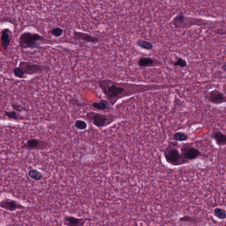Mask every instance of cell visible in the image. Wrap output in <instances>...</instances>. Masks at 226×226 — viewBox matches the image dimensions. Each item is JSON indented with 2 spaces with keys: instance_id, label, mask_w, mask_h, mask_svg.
<instances>
[{
  "instance_id": "obj_6",
  "label": "cell",
  "mask_w": 226,
  "mask_h": 226,
  "mask_svg": "<svg viewBox=\"0 0 226 226\" xmlns=\"http://www.w3.org/2000/svg\"><path fill=\"white\" fill-rule=\"evenodd\" d=\"M0 206L3 209L12 212L17 210L24 209L25 208V207L19 202L8 198H5L1 202Z\"/></svg>"
},
{
  "instance_id": "obj_10",
  "label": "cell",
  "mask_w": 226,
  "mask_h": 226,
  "mask_svg": "<svg viewBox=\"0 0 226 226\" xmlns=\"http://www.w3.org/2000/svg\"><path fill=\"white\" fill-rule=\"evenodd\" d=\"M166 158L169 163H172L174 165H178V163L181 162V161H183V162H187V161H185L184 159H182L183 157L180 155L179 152L178 150L176 149H172L168 151L165 155Z\"/></svg>"
},
{
  "instance_id": "obj_16",
  "label": "cell",
  "mask_w": 226,
  "mask_h": 226,
  "mask_svg": "<svg viewBox=\"0 0 226 226\" xmlns=\"http://www.w3.org/2000/svg\"><path fill=\"white\" fill-rule=\"evenodd\" d=\"M92 106L96 109L99 110H106V109L109 108L110 106V104L109 102L107 100L102 99L98 103H93L92 104Z\"/></svg>"
},
{
  "instance_id": "obj_27",
  "label": "cell",
  "mask_w": 226,
  "mask_h": 226,
  "mask_svg": "<svg viewBox=\"0 0 226 226\" xmlns=\"http://www.w3.org/2000/svg\"><path fill=\"white\" fill-rule=\"evenodd\" d=\"M215 33L219 35H226V30L222 29H218L216 31Z\"/></svg>"
},
{
  "instance_id": "obj_3",
  "label": "cell",
  "mask_w": 226,
  "mask_h": 226,
  "mask_svg": "<svg viewBox=\"0 0 226 226\" xmlns=\"http://www.w3.org/2000/svg\"><path fill=\"white\" fill-rule=\"evenodd\" d=\"M48 143L37 139H31L27 140L22 148L27 150H42L49 147Z\"/></svg>"
},
{
  "instance_id": "obj_12",
  "label": "cell",
  "mask_w": 226,
  "mask_h": 226,
  "mask_svg": "<svg viewBox=\"0 0 226 226\" xmlns=\"http://www.w3.org/2000/svg\"><path fill=\"white\" fill-rule=\"evenodd\" d=\"M88 219L76 218L71 216H66L64 219V224L68 226H84Z\"/></svg>"
},
{
  "instance_id": "obj_25",
  "label": "cell",
  "mask_w": 226,
  "mask_h": 226,
  "mask_svg": "<svg viewBox=\"0 0 226 226\" xmlns=\"http://www.w3.org/2000/svg\"><path fill=\"white\" fill-rule=\"evenodd\" d=\"M11 106L13 109L14 110L16 111L17 112L21 113L24 111H27V109L25 107H24L22 105H20V104H16V103H11Z\"/></svg>"
},
{
  "instance_id": "obj_7",
  "label": "cell",
  "mask_w": 226,
  "mask_h": 226,
  "mask_svg": "<svg viewBox=\"0 0 226 226\" xmlns=\"http://www.w3.org/2000/svg\"><path fill=\"white\" fill-rule=\"evenodd\" d=\"M183 157L188 161L197 159L201 155L199 150L191 146L184 147L182 149Z\"/></svg>"
},
{
  "instance_id": "obj_1",
  "label": "cell",
  "mask_w": 226,
  "mask_h": 226,
  "mask_svg": "<svg viewBox=\"0 0 226 226\" xmlns=\"http://www.w3.org/2000/svg\"><path fill=\"white\" fill-rule=\"evenodd\" d=\"M48 41H50L39 34L26 31L21 35L19 40V44L22 50H33L39 49L41 48V43Z\"/></svg>"
},
{
  "instance_id": "obj_15",
  "label": "cell",
  "mask_w": 226,
  "mask_h": 226,
  "mask_svg": "<svg viewBox=\"0 0 226 226\" xmlns=\"http://www.w3.org/2000/svg\"><path fill=\"white\" fill-rule=\"evenodd\" d=\"M4 114L5 116L10 119L16 121L23 120L25 118L21 116L19 113L17 112L16 111H4Z\"/></svg>"
},
{
  "instance_id": "obj_17",
  "label": "cell",
  "mask_w": 226,
  "mask_h": 226,
  "mask_svg": "<svg viewBox=\"0 0 226 226\" xmlns=\"http://www.w3.org/2000/svg\"><path fill=\"white\" fill-rule=\"evenodd\" d=\"M154 61L150 58H140L138 61V65L142 67H146L152 66Z\"/></svg>"
},
{
  "instance_id": "obj_13",
  "label": "cell",
  "mask_w": 226,
  "mask_h": 226,
  "mask_svg": "<svg viewBox=\"0 0 226 226\" xmlns=\"http://www.w3.org/2000/svg\"><path fill=\"white\" fill-rule=\"evenodd\" d=\"M100 88L105 94L111 98L117 97L122 94L124 91V89L123 88L119 87L115 85L107 87L106 88L105 87H100Z\"/></svg>"
},
{
  "instance_id": "obj_21",
  "label": "cell",
  "mask_w": 226,
  "mask_h": 226,
  "mask_svg": "<svg viewBox=\"0 0 226 226\" xmlns=\"http://www.w3.org/2000/svg\"><path fill=\"white\" fill-rule=\"evenodd\" d=\"M137 44L138 47L145 50H152L153 48V45L152 43L144 40H138L137 42Z\"/></svg>"
},
{
  "instance_id": "obj_11",
  "label": "cell",
  "mask_w": 226,
  "mask_h": 226,
  "mask_svg": "<svg viewBox=\"0 0 226 226\" xmlns=\"http://www.w3.org/2000/svg\"><path fill=\"white\" fill-rule=\"evenodd\" d=\"M191 23L193 25L194 21L191 20V19L185 17L183 14H179L173 20V25L176 28H186L189 27L188 23Z\"/></svg>"
},
{
  "instance_id": "obj_23",
  "label": "cell",
  "mask_w": 226,
  "mask_h": 226,
  "mask_svg": "<svg viewBox=\"0 0 226 226\" xmlns=\"http://www.w3.org/2000/svg\"><path fill=\"white\" fill-rule=\"evenodd\" d=\"M63 30L61 27H57L51 29L49 31V33L56 38L61 37L63 34Z\"/></svg>"
},
{
  "instance_id": "obj_8",
  "label": "cell",
  "mask_w": 226,
  "mask_h": 226,
  "mask_svg": "<svg viewBox=\"0 0 226 226\" xmlns=\"http://www.w3.org/2000/svg\"><path fill=\"white\" fill-rule=\"evenodd\" d=\"M73 38L75 40H81L88 43H96L99 41L98 38L95 36L87 33L78 31H74Z\"/></svg>"
},
{
  "instance_id": "obj_4",
  "label": "cell",
  "mask_w": 226,
  "mask_h": 226,
  "mask_svg": "<svg viewBox=\"0 0 226 226\" xmlns=\"http://www.w3.org/2000/svg\"><path fill=\"white\" fill-rule=\"evenodd\" d=\"M86 116L89 120L97 127H104L108 120V118L105 115L95 112H88Z\"/></svg>"
},
{
  "instance_id": "obj_19",
  "label": "cell",
  "mask_w": 226,
  "mask_h": 226,
  "mask_svg": "<svg viewBox=\"0 0 226 226\" xmlns=\"http://www.w3.org/2000/svg\"><path fill=\"white\" fill-rule=\"evenodd\" d=\"M13 74H14V76L15 77L17 78L20 79H25L27 78L26 77V75H27L25 74V72L24 70L21 68L20 67H15L13 70Z\"/></svg>"
},
{
  "instance_id": "obj_20",
  "label": "cell",
  "mask_w": 226,
  "mask_h": 226,
  "mask_svg": "<svg viewBox=\"0 0 226 226\" xmlns=\"http://www.w3.org/2000/svg\"><path fill=\"white\" fill-rule=\"evenodd\" d=\"M214 215L217 218L221 220L226 219V211L223 208H216L214 210Z\"/></svg>"
},
{
  "instance_id": "obj_5",
  "label": "cell",
  "mask_w": 226,
  "mask_h": 226,
  "mask_svg": "<svg viewBox=\"0 0 226 226\" xmlns=\"http://www.w3.org/2000/svg\"><path fill=\"white\" fill-rule=\"evenodd\" d=\"M205 97L208 102L214 104H220L226 102V96L218 90L211 91L206 94Z\"/></svg>"
},
{
  "instance_id": "obj_24",
  "label": "cell",
  "mask_w": 226,
  "mask_h": 226,
  "mask_svg": "<svg viewBox=\"0 0 226 226\" xmlns=\"http://www.w3.org/2000/svg\"><path fill=\"white\" fill-rule=\"evenodd\" d=\"M75 127L79 130H85L88 127L87 123L84 121L78 119L74 123Z\"/></svg>"
},
{
  "instance_id": "obj_2",
  "label": "cell",
  "mask_w": 226,
  "mask_h": 226,
  "mask_svg": "<svg viewBox=\"0 0 226 226\" xmlns=\"http://www.w3.org/2000/svg\"><path fill=\"white\" fill-rule=\"evenodd\" d=\"M18 66L20 67L24 70L25 74L28 75L43 73L48 72L50 70V67L48 66L42 65L31 63L29 61H21L19 62Z\"/></svg>"
},
{
  "instance_id": "obj_18",
  "label": "cell",
  "mask_w": 226,
  "mask_h": 226,
  "mask_svg": "<svg viewBox=\"0 0 226 226\" xmlns=\"http://www.w3.org/2000/svg\"><path fill=\"white\" fill-rule=\"evenodd\" d=\"M29 177L34 180H40L42 178V174L40 172L36 169L30 170L28 173Z\"/></svg>"
},
{
  "instance_id": "obj_28",
  "label": "cell",
  "mask_w": 226,
  "mask_h": 226,
  "mask_svg": "<svg viewBox=\"0 0 226 226\" xmlns=\"http://www.w3.org/2000/svg\"><path fill=\"white\" fill-rule=\"evenodd\" d=\"M220 68H221L222 71L226 74V62H223V63L222 64Z\"/></svg>"
},
{
  "instance_id": "obj_9",
  "label": "cell",
  "mask_w": 226,
  "mask_h": 226,
  "mask_svg": "<svg viewBox=\"0 0 226 226\" xmlns=\"http://www.w3.org/2000/svg\"><path fill=\"white\" fill-rule=\"evenodd\" d=\"M12 38V32L8 28H4L1 31V47L3 50L7 51L10 44Z\"/></svg>"
},
{
  "instance_id": "obj_26",
  "label": "cell",
  "mask_w": 226,
  "mask_h": 226,
  "mask_svg": "<svg viewBox=\"0 0 226 226\" xmlns=\"http://www.w3.org/2000/svg\"><path fill=\"white\" fill-rule=\"evenodd\" d=\"M174 65L176 66H179L180 67L184 68L187 66V61L185 59L181 58H179L176 62L174 63Z\"/></svg>"
},
{
  "instance_id": "obj_22",
  "label": "cell",
  "mask_w": 226,
  "mask_h": 226,
  "mask_svg": "<svg viewBox=\"0 0 226 226\" xmlns=\"http://www.w3.org/2000/svg\"><path fill=\"white\" fill-rule=\"evenodd\" d=\"M173 139L176 141L182 142L187 140L188 139V136L184 133L179 132L174 134Z\"/></svg>"
},
{
  "instance_id": "obj_14",
  "label": "cell",
  "mask_w": 226,
  "mask_h": 226,
  "mask_svg": "<svg viewBox=\"0 0 226 226\" xmlns=\"http://www.w3.org/2000/svg\"><path fill=\"white\" fill-rule=\"evenodd\" d=\"M212 136L218 146H223L226 145V135L224 134L221 132L214 131Z\"/></svg>"
}]
</instances>
